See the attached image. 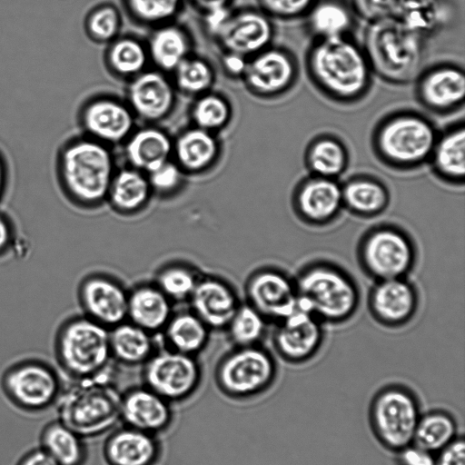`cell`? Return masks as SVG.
Wrapping results in <instances>:
<instances>
[{"instance_id":"9c48e42d","label":"cell","mask_w":465,"mask_h":465,"mask_svg":"<svg viewBox=\"0 0 465 465\" xmlns=\"http://www.w3.org/2000/svg\"><path fill=\"white\" fill-rule=\"evenodd\" d=\"M418 397L402 384H388L373 396L369 408L371 429L377 440L394 452L413 442L420 418Z\"/></svg>"},{"instance_id":"f1b7e54d","label":"cell","mask_w":465,"mask_h":465,"mask_svg":"<svg viewBox=\"0 0 465 465\" xmlns=\"http://www.w3.org/2000/svg\"><path fill=\"white\" fill-rule=\"evenodd\" d=\"M343 209L353 216L372 219L380 216L391 203V192L380 178L357 173L341 183Z\"/></svg>"},{"instance_id":"836d02e7","label":"cell","mask_w":465,"mask_h":465,"mask_svg":"<svg viewBox=\"0 0 465 465\" xmlns=\"http://www.w3.org/2000/svg\"><path fill=\"white\" fill-rule=\"evenodd\" d=\"M152 195L147 175L127 165L114 173L106 202L116 213L131 215L142 211Z\"/></svg>"},{"instance_id":"b9f144b4","label":"cell","mask_w":465,"mask_h":465,"mask_svg":"<svg viewBox=\"0 0 465 465\" xmlns=\"http://www.w3.org/2000/svg\"><path fill=\"white\" fill-rule=\"evenodd\" d=\"M269 322L249 303L240 304L226 327L235 347L260 344L266 334Z\"/></svg>"},{"instance_id":"db71d44e","label":"cell","mask_w":465,"mask_h":465,"mask_svg":"<svg viewBox=\"0 0 465 465\" xmlns=\"http://www.w3.org/2000/svg\"><path fill=\"white\" fill-rule=\"evenodd\" d=\"M20 465H58L44 450L28 454Z\"/></svg>"},{"instance_id":"7dc6e473","label":"cell","mask_w":465,"mask_h":465,"mask_svg":"<svg viewBox=\"0 0 465 465\" xmlns=\"http://www.w3.org/2000/svg\"><path fill=\"white\" fill-rule=\"evenodd\" d=\"M258 7L272 19H303L315 0H257Z\"/></svg>"},{"instance_id":"603a6c76","label":"cell","mask_w":465,"mask_h":465,"mask_svg":"<svg viewBox=\"0 0 465 465\" xmlns=\"http://www.w3.org/2000/svg\"><path fill=\"white\" fill-rule=\"evenodd\" d=\"M172 403L143 385L122 392L120 419L124 425L157 435L173 420Z\"/></svg>"},{"instance_id":"1f68e13d","label":"cell","mask_w":465,"mask_h":465,"mask_svg":"<svg viewBox=\"0 0 465 465\" xmlns=\"http://www.w3.org/2000/svg\"><path fill=\"white\" fill-rule=\"evenodd\" d=\"M145 44L150 62L163 73H173L192 54V39L188 32L173 22L153 27Z\"/></svg>"},{"instance_id":"ab89813d","label":"cell","mask_w":465,"mask_h":465,"mask_svg":"<svg viewBox=\"0 0 465 465\" xmlns=\"http://www.w3.org/2000/svg\"><path fill=\"white\" fill-rule=\"evenodd\" d=\"M172 74L176 91L193 97L211 91L215 81L212 64L193 54L181 62Z\"/></svg>"},{"instance_id":"ffe728a7","label":"cell","mask_w":465,"mask_h":465,"mask_svg":"<svg viewBox=\"0 0 465 465\" xmlns=\"http://www.w3.org/2000/svg\"><path fill=\"white\" fill-rule=\"evenodd\" d=\"M176 93L166 73L147 68L128 81L125 102L136 119L155 124L173 111Z\"/></svg>"},{"instance_id":"277c9868","label":"cell","mask_w":465,"mask_h":465,"mask_svg":"<svg viewBox=\"0 0 465 465\" xmlns=\"http://www.w3.org/2000/svg\"><path fill=\"white\" fill-rule=\"evenodd\" d=\"M428 42L398 19L367 23L361 46L373 74L395 85L414 82L423 69Z\"/></svg>"},{"instance_id":"60d3db41","label":"cell","mask_w":465,"mask_h":465,"mask_svg":"<svg viewBox=\"0 0 465 465\" xmlns=\"http://www.w3.org/2000/svg\"><path fill=\"white\" fill-rule=\"evenodd\" d=\"M194 98L190 112L193 126L216 134L229 124L232 109L223 95L211 90Z\"/></svg>"},{"instance_id":"4fadbf2b","label":"cell","mask_w":465,"mask_h":465,"mask_svg":"<svg viewBox=\"0 0 465 465\" xmlns=\"http://www.w3.org/2000/svg\"><path fill=\"white\" fill-rule=\"evenodd\" d=\"M273 19L259 7L232 9L213 34L223 53L250 58L273 45Z\"/></svg>"},{"instance_id":"ee69618b","label":"cell","mask_w":465,"mask_h":465,"mask_svg":"<svg viewBox=\"0 0 465 465\" xmlns=\"http://www.w3.org/2000/svg\"><path fill=\"white\" fill-rule=\"evenodd\" d=\"M129 16L140 25L155 27L173 22L185 0H122Z\"/></svg>"},{"instance_id":"5b68a950","label":"cell","mask_w":465,"mask_h":465,"mask_svg":"<svg viewBox=\"0 0 465 465\" xmlns=\"http://www.w3.org/2000/svg\"><path fill=\"white\" fill-rule=\"evenodd\" d=\"M111 365L94 376L76 379L58 401L60 422L82 438L112 431L121 421L122 392Z\"/></svg>"},{"instance_id":"ac0fdd59","label":"cell","mask_w":465,"mask_h":465,"mask_svg":"<svg viewBox=\"0 0 465 465\" xmlns=\"http://www.w3.org/2000/svg\"><path fill=\"white\" fill-rule=\"evenodd\" d=\"M135 120L125 101L107 95L88 99L78 114L84 134L110 147L125 142L135 129Z\"/></svg>"},{"instance_id":"f35d334b","label":"cell","mask_w":465,"mask_h":465,"mask_svg":"<svg viewBox=\"0 0 465 465\" xmlns=\"http://www.w3.org/2000/svg\"><path fill=\"white\" fill-rule=\"evenodd\" d=\"M82 437L62 424L49 426L44 433V450L58 465H82L86 457Z\"/></svg>"},{"instance_id":"7402d4cb","label":"cell","mask_w":465,"mask_h":465,"mask_svg":"<svg viewBox=\"0 0 465 465\" xmlns=\"http://www.w3.org/2000/svg\"><path fill=\"white\" fill-rule=\"evenodd\" d=\"M5 385L20 406L37 410L49 405L57 396L58 381L53 371L38 361H26L11 369Z\"/></svg>"},{"instance_id":"44dd1931","label":"cell","mask_w":465,"mask_h":465,"mask_svg":"<svg viewBox=\"0 0 465 465\" xmlns=\"http://www.w3.org/2000/svg\"><path fill=\"white\" fill-rule=\"evenodd\" d=\"M84 315L111 329L127 320L128 291L104 273L86 276L78 288Z\"/></svg>"},{"instance_id":"3957f363","label":"cell","mask_w":465,"mask_h":465,"mask_svg":"<svg viewBox=\"0 0 465 465\" xmlns=\"http://www.w3.org/2000/svg\"><path fill=\"white\" fill-rule=\"evenodd\" d=\"M116 170L111 147L84 134L65 142L56 158V175L64 195L84 209L106 202Z\"/></svg>"},{"instance_id":"c3c4849f","label":"cell","mask_w":465,"mask_h":465,"mask_svg":"<svg viewBox=\"0 0 465 465\" xmlns=\"http://www.w3.org/2000/svg\"><path fill=\"white\" fill-rule=\"evenodd\" d=\"M397 465H435V454L411 443L396 451Z\"/></svg>"},{"instance_id":"2e32d148","label":"cell","mask_w":465,"mask_h":465,"mask_svg":"<svg viewBox=\"0 0 465 465\" xmlns=\"http://www.w3.org/2000/svg\"><path fill=\"white\" fill-rule=\"evenodd\" d=\"M292 210L303 224L323 228L335 223L343 209L339 180L308 174L294 186Z\"/></svg>"},{"instance_id":"d4e9b609","label":"cell","mask_w":465,"mask_h":465,"mask_svg":"<svg viewBox=\"0 0 465 465\" xmlns=\"http://www.w3.org/2000/svg\"><path fill=\"white\" fill-rule=\"evenodd\" d=\"M103 454L108 465H154L161 445L156 435L124 425L112 430Z\"/></svg>"},{"instance_id":"816d5d0a","label":"cell","mask_w":465,"mask_h":465,"mask_svg":"<svg viewBox=\"0 0 465 465\" xmlns=\"http://www.w3.org/2000/svg\"><path fill=\"white\" fill-rule=\"evenodd\" d=\"M14 237L12 223L5 214L0 213V257L4 256L12 248Z\"/></svg>"},{"instance_id":"e0dca14e","label":"cell","mask_w":465,"mask_h":465,"mask_svg":"<svg viewBox=\"0 0 465 465\" xmlns=\"http://www.w3.org/2000/svg\"><path fill=\"white\" fill-rule=\"evenodd\" d=\"M420 303V292L408 277L373 282L366 301L371 317L387 329L408 325L415 318Z\"/></svg>"},{"instance_id":"cb8c5ba5","label":"cell","mask_w":465,"mask_h":465,"mask_svg":"<svg viewBox=\"0 0 465 465\" xmlns=\"http://www.w3.org/2000/svg\"><path fill=\"white\" fill-rule=\"evenodd\" d=\"M189 302L191 311L210 330L226 329L241 304L234 289L215 276L201 277Z\"/></svg>"},{"instance_id":"52a82bcc","label":"cell","mask_w":465,"mask_h":465,"mask_svg":"<svg viewBox=\"0 0 465 465\" xmlns=\"http://www.w3.org/2000/svg\"><path fill=\"white\" fill-rule=\"evenodd\" d=\"M418 256L412 235L390 222L369 227L356 246L357 263L373 282L408 277L417 265Z\"/></svg>"},{"instance_id":"f6af8a7d","label":"cell","mask_w":465,"mask_h":465,"mask_svg":"<svg viewBox=\"0 0 465 465\" xmlns=\"http://www.w3.org/2000/svg\"><path fill=\"white\" fill-rule=\"evenodd\" d=\"M122 17L112 4H101L85 17L84 29L88 37L99 44H109L119 36Z\"/></svg>"},{"instance_id":"7bdbcfd3","label":"cell","mask_w":465,"mask_h":465,"mask_svg":"<svg viewBox=\"0 0 465 465\" xmlns=\"http://www.w3.org/2000/svg\"><path fill=\"white\" fill-rule=\"evenodd\" d=\"M201 276L190 265L171 262L156 273L154 284L172 301L189 300Z\"/></svg>"},{"instance_id":"9a60e30c","label":"cell","mask_w":465,"mask_h":465,"mask_svg":"<svg viewBox=\"0 0 465 465\" xmlns=\"http://www.w3.org/2000/svg\"><path fill=\"white\" fill-rule=\"evenodd\" d=\"M245 295L247 303L269 322L277 323L298 310L294 279L278 267L263 266L252 272Z\"/></svg>"},{"instance_id":"d6986e66","label":"cell","mask_w":465,"mask_h":465,"mask_svg":"<svg viewBox=\"0 0 465 465\" xmlns=\"http://www.w3.org/2000/svg\"><path fill=\"white\" fill-rule=\"evenodd\" d=\"M324 340V324L300 309L275 323L272 336L277 354L292 364H302L313 359Z\"/></svg>"},{"instance_id":"8992f818","label":"cell","mask_w":465,"mask_h":465,"mask_svg":"<svg viewBox=\"0 0 465 465\" xmlns=\"http://www.w3.org/2000/svg\"><path fill=\"white\" fill-rule=\"evenodd\" d=\"M440 131L425 114L402 109L384 115L374 126L371 145L386 167L408 172L428 164Z\"/></svg>"},{"instance_id":"8d00e7d4","label":"cell","mask_w":465,"mask_h":465,"mask_svg":"<svg viewBox=\"0 0 465 465\" xmlns=\"http://www.w3.org/2000/svg\"><path fill=\"white\" fill-rule=\"evenodd\" d=\"M104 61L109 72L127 81L145 71L150 63L146 44L130 35H119L109 43Z\"/></svg>"},{"instance_id":"7a4b0ae2","label":"cell","mask_w":465,"mask_h":465,"mask_svg":"<svg viewBox=\"0 0 465 465\" xmlns=\"http://www.w3.org/2000/svg\"><path fill=\"white\" fill-rule=\"evenodd\" d=\"M298 309L323 324H343L358 312L361 293L357 280L339 263L312 260L293 276Z\"/></svg>"},{"instance_id":"e575fe53","label":"cell","mask_w":465,"mask_h":465,"mask_svg":"<svg viewBox=\"0 0 465 465\" xmlns=\"http://www.w3.org/2000/svg\"><path fill=\"white\" fill-rule=\"evenodd\" d=\"M152 335L127 320L111 328L112 358L126 366L143 365L156 351Z\"/></svg>"},{"instance_id":"8fae6325","label":"cell","mask_w":465,"mask_h":465,"mask_svg":"<svg viewBox=\"0 0 465 465\" xmlns=\"http://www.w3.org/2000/svg\"><path fill=\"white\" fill-rule=\"evenodd\" d=\"M143 385L170 403L189 399L202 380L201 366L195 356L168 348L155 351L143 365Z\"/></svg>"},{"instance_id":"681fc988","label":"cell","mask_w":465,"mask_h":465,"mask_svg":"<svg viewBox=\"0 0 465 465\" xmlns=\"http://www.w3.org/2000/svg\"><path fill=\"white\" fill-rule=\"evenodd\" d=\"M435 465H465V441L457 437L449 445L435 453Z\"/></svg>"},{"instance_id":"4dcf8cb0","label":"cell","mask_w":465,"mask_h":465,"mask_svg":"<svg viewBox=\"0 0 465 465\" xmlns=\"http://www.w3.org/2000/svg\"><path fill=\"white\" fill-rule=\"evenodd\" d=\"M357 15L348 0H315L303 17L312 39L351 35Z\"/></svg>"},{"instance_id":"4316f807","label":"cell","mask_w":465,"mask_h":465,"mask_svg":"<svg viewBox=\"0 0 465 465\" xmlns=\"http://www.w3.org/2000/svg\"><path fill=\"white\" fill-rule=\"evenodd\" d=\"M428 164L434 176L452 186L465 183V124L456 122L439 133Z\"/></svg>"},{"instance_id":"5bb4252c","label":"cell","mask_w":465,"mask_h":465,"mask_svg":"<svg viewBox=\"0 0 465 465\" xmlns=\"http://www.w3.org/2000/svg\"><path fill=\"white\" fill-rule=\"evenodd\" d=\"M414 95L430 113L445 115L459 111L465 101L463 67L440 62L423 68L414 80Z\"/></svg>"},{"instance_id":"484cf974","label":"cell","mask_w":465,"mask_h":465,"mask_svg":"<svg viewBox=\"0 0 465 465\" xmlns=\"http://www.w3.org/2000/svg\"><path fill=\"white\" fill-rule=\"evenodd\" d=\"M173 139L152 124L135 128L124 144L127 165L145 174L172 159Z\"/></svg>"},{"instance_id":"f546056e","label":"cell","mask_w":465,"mask_h":465,"mask_svg":"<svg viewBox=\"0 0 465 465\" xmlns=\"http://www.w3.org/2000/svg\"><path fill=\"white\" fill-rule=\"evenodd\" d=\"M172 315L173 302L154 283L128 292L127 320L146 331H162Z\"/></svg>"},{"instance_id":"74e56055","label":"cell","mask_w":465,"mask_h":465,"mask_svg":"<svg viewBox=\"0 0 465 465\" xmlns=\"http://www.w3.org/2000/svg\"><path fill=\"white\" fill-rule=\"evenodd\" d=\"M457 437L458 424L452 414L432 410L421 413L412 443L435 454Z\"/></svg>"},{"instance_id":"83f0119b","label":"cell","mask_w":465,"mask_h":465,"mask_svg":"<svg viewBox=\"0 0 465 465\" xmlns=\"http://www.w3.org/2000/svg\"><path fill=\"white\" fill-rule=\"evenodd\" d=\"M221 153L216 134L192 125L183 130L173 143L172 159L185 174H201L209 171Z\"/></svg>"},{"instance_id":"6da1fadb","label":"cell","mask_w":465,"mask_h":465,"mask_svg":"<svg viewBox=\"0 0 465 465\" xmlns=\"http://www.w3.org/2000/svg\"><path fill=\"white\" fill-rule=\"evenodd\" d=\"M304 65L312 84L333 103L354 104L371 91L373 72L361 44L351 35L312 39Z\"/></svg>"},{"instance_id":"30bf717a","label":"cell","mask_w":465,"mask_h":465,"mask_svg":"<svg viewBox=\"0 0 465 465\" xmlns=\"http://www.w3.org/2000/svg\"><path fill=\"white\" fill-rule=\"evenodd\" d=\"M276 377L275 359L260 344L235 347L222 358L215 370L219 390L237 400L262 394L273 384Z\"/></svg>"},{"instance_id":"bcb514c9","label":"cell","mask_w":465,"mask_h":465,"mask_svg":"<svg viewBox=\"0 0 465 465\" xmlns=\"http://www.w3.org/2000/svg\"><path fill=\"white\" fill-rule=\"evenodd\" d=\"M153 194L162 197L172 196L183 184L185 173L173 160H169L155 170L147 173Z\"/></svg>"},{"instance_id":"f5cc1de1","label":"cell","mask_w":465,"mask_h":465,"mask_svg":"<svg viewBox=\"0 0 465 465\" xmlns=\"http://www.w3.org/2000/svg\"><path fill=\"white\" fill-rule=\"evenodd\" d=\"M233 0H185L202 15L209 12L229 8Z\"/></svg>"},{"instance_id":"f907efd6","label":"cell","mask_w":465,"mask_h":465,"mask_svg":"<svg viewBox=\"0 0 465 465\" xmlns=\"http://www.w3.org/2000/svg\"><path fill=\"white\" fill-rule=\"evenodd\" d=\"M247 63V58L229 54L223 53L222 58V66L224 72L232 77H240L242 78L245 66Z\"/></svg>"},{"instance_id":"ba28073f","label":"cell","mask_w":465,"mask_h":465,"mask_svg":"<svg viewBox=\"0 0 465 465\" xmlns=\"http://www.w3.org/2000/svg\"><path fill=\"white\" fill-rule=\"evenodd\" d=\"M109 331L86 315L67 319L55 336L56 356L62 367L75 379L94 376L110 367Z\"/></svg>"},{"instance_id":"7c38bea8","label":"cell","mask_w":465,"mask_h":465,"mask_svg":"<svg viewBox=\"0 0 465 465\" xmlns=\"http://www.w3.org/2000/svg\"><path fill=\"white\" fill-rule=\"evenodd\" d=\"M299 71L297 58L291 50L272 45L247 59L241 79L254 96L272 99L294 87Z\"/></svg>"},{"instance_id":"11a10c76","label":"cell","mask_w":465,"mask_h":465,"mask_svg":"<svg viewBox=\"0 0 465 465\" xmlns=\"http://www.w3.org/2000/svg\"><path fill=\"white\" fill-rule=\"evenodd\" d=\"M8 169L6 161L0 152V201L2 200L7 185Z\"/></svg>"},{"instance_id":"d6a6232c","label":"cell","mask_w":465,"mask_h":465,"mask_svg":"<svg viewBox=\"0 0 465 465\" xmlns=\"http://www.w3.org/2000/svg\"><path fill=\"white\" fill-rule=\"evenodd\" d=\"M350 164L347 145L338 136L320 134L313 137L304 152V165L309 174L339 180Z\"/></svg>"},{"instance_id":"d590c367","label":"cell","mask_w":465,"mask_h":465,"mask_svg":"<svg viewBox=\"0 0 465 465\" xmlns=\"http://www.w3.org/2000/svg\"><path fill=\"white\" fill-rule=\"evenodd\" d=\"M210 328L192 311L173 313L163 331L167 348L196 356L207 345Z\"/></svg>"}]
</instances>
